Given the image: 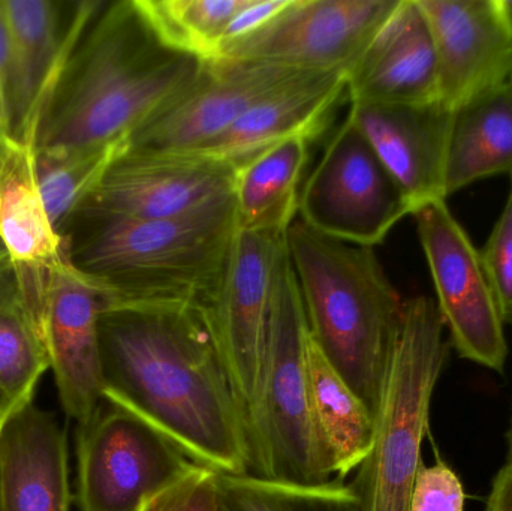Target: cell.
I'll return each mask as SVG.
<instances>
[{"instance_id":"2","label":"cell","mask_w":512,"mask_h":511,"mask_svg":"<svg viewBox=\"0 0 512 511\" xmlns=\"http://www.w3.org/2000/svg\"><path fill=\"white\" fill-rule=\"evenodd\" d=\"M203 65L165 45L137 0L101 2L42 107L35 149L129 140L192 86Z\"/></svg>"},{"instance_id":"14","label":"cell","mask_w":512,"mask_h":511,"mask_svg":"<svg viewBox=\"0 0 512 511\" xmlns=\"http://www.w3.org/2000/svg\"><path fill=\"white\" fill-rule=\"evenodd\" d=\"M306 72L248 60L204 62L182 96L129 138V149L197 152L228 131L255 104Z\"/></svg>"},{"instance_id":"1","label":"cell","mask_w":512,"mask_h":511,"mask_svg":"<svg viewBox=\"0 0 512 511\" xmlns=\"http://www.w3.org/2000/svg\"><path fill=\"white\" fill-rule=\"evenodd\" d=\"M102 396L170 438L192 462L251 474L245 405L197 309L114 303L99 320Z\"/></svg>"},{"instance_id":"6","label":"cell","mask_w":512,"mask_h":511,"mask_svg":"<svg viewBox=\"0 0 512 511\" xmlns=\"http://www.w3.org/2000/svg\"><path fill=\"white\" fill-rule=\"evenodd\" d=\"M435 299L405 300V320L388 375L375 440L351 483L360 511H409L436 384L450 342Z\"/></svg>"},{"instance_id":"22","label":"cell","mask_w":512,"mask_h":511,"mask_svg":"<svg viewBox=\"0 0 512 511\" xmlns=\"http://www.w3.org/2000/svg\"><path fill=\"white\" fill-rule=\"evenodd\" d=\"M310 143L291 138L237 168L233 198L239 230L286 234L298 216Z\"/></svg>"},{"instance_id":"5","label":"cell","mask_w":512,"mask_h":511,"mask_svg":"<svg viewBox=\"0 0 512 511\" xmlns=\"http://www.w3.org/2000/svg\"><path fill=\"white\" fill-rule=\"evenodd\" d=\"M307 342L309 329L285 234L274 260L258 398L248 416L251 474L324 485L334 473L313 417Z\"/></svg>"},{"instance_id":"19","label":"cell","mask_w":512,"mask_h":511,"mask_svg":"<svg viewBox=\"0 0 512 511\" xmlns=\"http://www.w3.org/2000/svg\"><path fill=\"white\" fill-rule=\"evenodd\" d=\"M0 257L42 324L48 282L65 263V248L39 192L35 144L12 137L0 141Z\"/></svg>"},{"instance_id":"17","label":"cell","mask_w":512,"mask_h":511,"mask_svg":"<svg viewBox=\"0 0 512 511\" xmlns=\"http://www.w3.org/2000/svg\"><path fill=\"white\" fill-rule=\"evenodd\" d=\"M349 102L439 104V68L429 21L418 0H399L346 71Z\"/></svg>"},{"instance_id":"12","label":"cell","mask_w":512,"mask_h":511,"mask_svg":"<svg viewBox=\"0 0 512 511\" xmlns=\"http://www.w3.org/2000/svg\"><path fill=\"white\" fill-rule=\"evenodd\" d=\"M283 237L285 234L237 231L215 296L197 309L248 416L261 383L271 279Z\"/></svg>"},{"instance_id":"7","label":"cell","mask_w":512,"mask_h":511,"mask_svg":"<svg viewBox=\"0 0 512 511\" xmlns=\"http://www.w3.org/2000/svg\"><path fill=\"white\" fill-rule=\"evenodd\" d=\"M412 207L348 116L301 186L298 218L324 236L376 248Z\"/></svg>"},{"instance_id":"33","label":"cell","mask_w":512,"mask_h":511,"mask_svg":"<svg viewBox=\"0 0 512 511\" xmlns=\"http://www.w3.org/2000/svg\"><path fill=\"white\" fill-rule=\"evenodd\" d=\"M484 511H512V464L507 462L496 474Z\"/></svg>"},{"instance_id":"34","label":"cell","mask_w":512,"mask_h":511,"mask_svg":"<svg viewBox=\"0 0 512 511\" xmlns=\"http://www.w3.org/2000/svg\"><path fill=\"white\" fill-rule=\"evenodd\" d=\"M9 137L12 135L8 96H6L5 32H3L2 17H0V141Z\"/></svg>"},{"instance_id":"36","label":"cell","mask_w":512,"mask_h":511,"mask_svg":"<svg viewBox=\"0 0 512 511\" xmlns=\"http://www.w3.org/2000/svg\"><path fill=\"white\" fill-rule=\"evenodd\" d=\"M507 6H508V11H510V15L512 18V0H507Z\"/></svg>"},{"instance_id":"28","label":"cell","mask_w":512,"mask_h":511,"mask_svg":"<svg viewBox=\"0 0 512 511\" xmlns=\"http://www.w3.org/2000/svg\"><path fill=\"white\" fill-rule=\"evenodd\" d=\"M224 511H360L351 486L340 480L324 485H295L255 474H221Z\"/></svg>"},{"instance_id":"9","label":"cell","mask_w":512,"mask_h":511,"mask_svg":"<svg viewBox=\"0 0 512 511\" xmlns=\"http://www.w3.org/2000/svg\"><path fill=\"white\" fill-rule=\"evenodd\" d=\"M412 216L448 342L462 359L504 374L508 359L505 323L480 251L447 200L432 201Z\"/></svg>"},{"instance_id":"20","label":"cell","mask_w":512,"mask_h":511,"mask_svg":"<svg viewBox=\"0 0 512 511\" xmlns=\"http://www.w3.org/2000/svg\"><path fill=\"white\" fill-rule=\"evenodd\" d=\"M346 96V72H306L246 111L200 155L240 168L265 150L295 137L318 138Z\"/></svg>"},{"instance_id":"16","label":"cell","mask_w":512,"mask_h":511,"mask_svg":"<svg viewBox=\"0 0 512 511\" xmlns=\"http://www.w3.org/2000/svg\"><path fill=\"white\" fill-rule=\"evenodd\" d=\"M108 305L107 291L68 261L51 275L42 315L45 345L60 404L78 426L104 401L99 320Z\"/></svg>"},{"instance_id":"27","label":"cell","mask_w":512,"mask_h":511,"mask_svg":"<svg viewBox=\"0 0 512 511\" xmlns=\"http://www.w3.org/2000/svg\"><path fill=\"white\" fill-rule=\"evenodd\" d=\"M168 47L203 62L218 59L228 27L245 0H137Z\"/></svg>"},{"instance_id":"18","label":"cell","mask_w":512,"mask_h":511,"mask_svg":"<svg viewBox=\"0 0 512 511\" xmlns=\"http://www.w3.org/2000/svg\"><path fill=\"white\" fill-rule=\"evenodd\" d=\"M346 116L399 183L412 215L445 197V168L454 113L442 105L349 102Z\"/></svg>"},{"instance_id":"13","label":"cell","mask_w":512,"mask_h":511,"mask_svg":"<svg viewBox=\"0 0 512 511\" xmlns=\"http://www.w3.org/2000/svg\"><path fill=\"white\" fill-rule=\"evenodd\" d=\"M102 0H0L11 135L35 144L42 107L60 68Z\"/></svg>"},{"instance_id":"32","label":"cell","mask_w":512,"mask_h":511,"mask_svg":"<svg viewBox=\"0 0 512 511\" xmlns=\"http://www.w3.org/2000/svg\"><path fill=\"white\" fill-rule=\"evenodd\" d=\"M286 3H288V0H245L242 8L234 15L233 21L228 27L227 39H225L222 51L233 42L251 35L259 27L264 26L277 12L285 8Z\"/></svg>"},{"instance_id":"31","label":"cell","mask_w":512,"mask_h":511,"mask_svg":"<svg viewBox=\"0 0 512 511\" xmlns=\"http://www.w3.org/2000/svg\"><path fill=\"white\" fill-rule=\"evenodd\" d=\"M462 480L444 461L423 465L418 471L409 511H465Z\"/></svg>"},{"instance_id":"10","label":"cell","mask_w":512,"mask_h":511,"mask_svg":"<svg viewBox=\"0 0 512 511\" xmlns=\"http://www.w3.org/2000/svg\"><path fill=\"white\" fill-rule=\"evenodd\" d=\"M399 0H288L264 26L219 59L300 72L348 71Z\"/></svg>"},{"instance_id":"30","label":"cell","mask_w":512,"mask_h":511,"mask_svg":"<svg viewBox=\"0 0 512 511\" xmlns=\"http://www.w3.org/2000/svg\"><path fill=\"white\" fill-rule=\"evenodd\" d=\"M480 255L502 320L512 326V191Z\"/></svg>"},{"instance_id":"26","label":"cell","mask_w":512,"mask_h":511,"mask_svg":"<svg viewBox=\"0 0 512 511\" xmlns=\"http://www.w3.org/2000/svg\"><path fill=\"white\" fill-rule=\"evenodd\" d=\"M128 147L129 140H120L104 146L35 149L39 192L48 218L62 239L108 168Z\"/></svg>"},{"instance_id":"21","label":"cell","mask_w":512,"mask_h":511,"mask_svg":"<svg viewBox=\"0 0 512 511\" xmlns=\"http://www.w3.org/2000/svg\"><path fill=\"white\" fill-rule=\"evenodd\" d=\"M69 509L65 431L32 399L0 426V511Z\"/></svg>"},{"instance_id":"37","label":"cell","mask_w":512,"mask_h":511,"mask_svg":"<svg viewBox=\"0 0 512 511\" xmlns=\"http://www.w3.org/2000/svg\"><path fill=\"white\" fill-rule=\"evenodd\" d=\"M511 191H512V176H511Z\"/></svg>"},{"instance_id":"25","label":"cell","mask_w":512,"mask_h":511,"mask_svg":"<svg viewBox=\"0 0 512 511\" xmlns=\"http://www.w3.org/2000/svg\"><path fill=\"white\" fill-rule=\"evenodd\" d=\"M50 369L44 329L21 291L14 270L0 257V426L32 401Z\"/></svg>"},{"instance_id":"3","label":"cell","mask_w":512,"mask_h":511,"mask_svg":"<svg viewBox=\"0 0 512 511\" xmlns=\"http://www.w3.org/2000/svg\"><path fill=\"white\" fill-rule=\"evenodd\" d=\"M237 231L234 198L176 219L80 212L63 236V248L77 272L107 291L110 305L200 309L224 278Z\"/></svg>"},{"instance_id":"24","label":"cell","mask_w":512,"mask_h":511,"mask_svg":"<svg viewBox=\"0 0 512 511\" xmlns=\"http://www.w3.org/2000/svg\"><path fill=\"white\" fill-rule=\"evenodd\" d=\"M310 402L322 443L337 480L358 470L375 440V417L339 372L325 359L313 339L307 342Z\"/></svg>"},{"instance_id":"29","label":"cell","mask_w":512,"mask_h":511,"mask_svg":"<svg viewBox=\"0 0 512 511\" xmlns=\"http://www.w3.org/2000/svg\"><path fill=\"white\" fill-rule=\"evenodd\" d=\"M140 511H224L221 474L204 465H194L176 482L149 498Z\"/></svg>"},{"instance_id":"11","label":"cell","mask_w":512,"mask_h":511,"mask_svg":"<svg viewBox=\"0 0 512 511\" xmlns=\"http://www.w3.org/2000/svg\"><path fill=\"white\" fill-rule=\"evenodd\" d=\"M236 173L231 165L200 153L128 147L80 212L132 219L185 218L230 201Z\"/></svg>"},{"instance_id":"23","label":"cell","mask_w":512,"mask_h":511,"mask_svg":"<svg viewBox=\"0 0 512 511\" xmlns=\"http://www.w3.org/2000/svg\"><path fill=\"white\" fill-rule=\"evenodd\" d=\"M498 174L512 176V81L454 113L445 197Z\"/></svg>"},{"instance_id":"35","label":"cell","mask_w":512,"mask_h":511,"mask_svg":"<svg viewBox=\"0 0 512 511\" xmlns=\"http://www.w3.org/2000/svg\"><path fill=\"white\" fill-rule=\"evenodd\" d=\"M507 441H508V462H511L512 464V422H511V428L510 431H508L507 434Z\"/></svg>"},{"instance_id":"8","label":"cell","mask_w":512,"mask_h":511,"mask_svg":"<svg viewBox=\"0 0 512 511\" xmlns=\"http://www.w3.org/2000/svg\"><path fill=\"white\" fill-rule=\"evenodd\" d=\"M194 465L158 429L104 399L92 419L78 426V506L140 511Z\"/></svg>"},{"instance_id":"15","label":"cell","mask_w":512,"mask_h":511,"mask_svg":"<svg viewBox=\"0 0 512 511\" xmlns=\"http://www.w3.org/2000/svg\"><path fill=\"white\" fill-rule=\"evenodd\" d=\"M439 68V105L456 113L512 81L507 0H418Z\"/></svg>"},{"instance_id":"4","label":"cell","mask_w":512,"mask_h":511,"mask_svg":"<svg viewBox=\"0 0 512 511\" xmlns=\"http://www.w3.org/2000/svg\"><path fill=\"white\" fill-rule=\"evenodd\" d=\"M286 249L307 329L325 359L378 417L405 320V299L375 248L324 236L295 218Z\"/></svg>"}]
</instances>
